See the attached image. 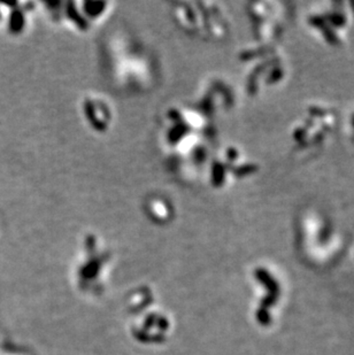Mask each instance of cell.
<instances>
[{"label":"cell","mask_w":354,"mask_h":355,"mask_svg":"<svg viewBox=\"0 0 354 355\" xmlns=\"http://www.w3.org/2000/svg\"><path fill=\"white\" fill-rule=\"evenodd\" d=\"M324 20L327 21L328 24H331L332 27H344L346 24V17L344 14L338 13V12H331L326 14Z\"/></svg>","instance_id":"3957f363"},{"label":"cell","mask_w":354,"mask_h":355,"mask_svg":"<svg viewBox=\"0 0 354 355\" xmlns=\"http://www.w3.org/2000/svg\"><path fill=\"white\" fill-rule=\"evenodd\" d=\"M308 22L313 27L318 28L319 31L323 34L324 38H326L328 43L331 44V45H338V44L341 43L334 29L328 24L327 21L324 20L323 17L314 15V17H311L308 19Z\"/></svg>","instance_id":"7a4b0ae2"},{"label":"cell","mask_w":354,"mask_h":355,"mask_svg":"<svg viewBox=\"0 0 354 355\" xmlns=\"http://www.w3.org/2000/svg\"><path fill=\"white\" fill-rule=\"evenodd\" d=\"M310 114L312 116H317V118H322L324 115H327V112L319 107H311L310 108Z\"/></svg>","instance_id":"8992f818"},{"label":"cell","mask_w":354,"mask_h":355,"mask_svg":"<svg viewBox=\"0 0 354 355\" xmlns=\"http://www.w3.org/2000/svg\"><path fill=\"white\" fill-rule=\"evenodd\" d=\"M352 120H353V121H352V123H353V125H354V115H353V119H352Z\"/></svg>","instance_id":"52a82bcc"},{"label":"cell","mask_w":354,"mask_h":355,"mask_svg":"<svg viewBox=\"0 0 354 355\" xmlns=\"http://www.w3.org/2000/svg\"><path fill=\"white\" fill-rule=\"evenodd\" d=\"M254 279L260 292V295H258L254 315L258 324L269 329L276 324L281 316L287 302V286L280 276L262 267L255 269Z\"/></svg>","instance_id":"6da1fadb"},{"label":"cell","mask_w":354,"mask_h":355,"mask_svg":"<svg viewBox=\"0 0 354 355\" xmlns=\"http://www.w3.org/2000/svg\"><path fill=\"white\" fill-rule=\"evenodd\" d=\"M306 134H307V130H306V128H299L298 130L294 131V137L296 141H303L306 137Z\"/></svg>","instance_id":"5b68a950"},{"label":"cell","mask_w":354,"mask_h":355,"mask_svg":"<svg viewBox=\"0 0 354 355\" xmlns=\"http://www.w3.org/2000/svg\"><path fill=\"white\" fill-rule=\"evenodd\" d=\"M284 71L281 67H275L273 71H271V74L268 76L267 84L278 83L280 80L283 78Z\"/></svg>","instance_id":"277c9868"}]
</instances>
